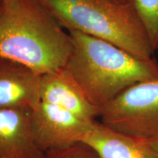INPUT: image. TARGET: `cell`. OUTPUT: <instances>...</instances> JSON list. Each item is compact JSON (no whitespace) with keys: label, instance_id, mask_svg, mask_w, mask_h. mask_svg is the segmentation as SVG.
<instances>
[{"label":"cell","instance_id":"obj_1","mask_svg":"<svg viewBox=\"0 0 158 158\" xmlns=\"http://www.w3.org/2000/svg\"><path fill=\"white\" fill-rule=\"evenodd\" d=\"M70 35L38 0H1L0 58L43 75L64 68Z\"/></svg>","mask_w":158,"mask_h":158},{"label":"cell","instance_id":"obj_2","mask_svg":"<svg viewBox=\"0 0 158 158\" xmlns=\"http://www.w3.org/2000/svg\"><path fill=\"white\" fill-rule=\"evenodd\" d=\"M68 32L72 51L64 69L100 112L130 86L158 80V63L153 58H138L103 40Z\"/></svg>","mask_w":158,"mask_h":158},{"label":"cell","instance_id":"obj_3","mask_svg":"<svg viewBox=\"0 0 158 158\" xmlns=\"http://www.w3.org/2000/svg\"><path fill=\"white\" fill-rule=\"evenodd\" d=\"M68 31L103 40L143 59L155 50L132 2L116 0H38Z\"/></svg>","mask_w":158,"mask_h":158},{"label":"cell","instance_id":"obj_4","mask_svg":"<svg viewBox=\"0 0 158 158\" xmlns=\"http://www.w3.org/2000/svg\"><path fill=\"white\" fill-rule=\"evenodd\" d=\"M101 122L144 141L158 138V80L130 86L101 109Z\"/></svg>","mask_w":158,"mask_h":158},{"label":"cell","instance_id":"obj_5","mask_svg":"<svg viewBox=\"0 0 158 158\" xmlns=\"http://www.w3.org/2000/svg\"><path fill=\"white\" fill-rule=\"evenodd\" d=\"M93 121H88L55 105L41 101L31 110L35 142L43 153L82 141Z\"/></svg>","mask_w":158,"mask_h":158},{"label":"cell","instance_id":"obj_6","mask_svg":"<svg viewBox=\"0 0 158 158\" xmlns=\"http://www.w3.org/2000/svg\"><path fill=\"white\" fill-rule=\"evenodd\" d=\"M41 76L22 63L0 58V109L34 110L41 102Z\"/></svg>","mask_w":158,"mask_h":158},{"label":"cell","instance_id":"obj_7","mask_svg":"<svg viewBox=\"0 0 158 158\" xmlns=\"http://www.w3.org/2000/svg\"><path fill=\"white\" fill-rule=\"evenodd\" d=\"M40 99L41 101L64 108L88 121L95 120L100 114V109L88 100L64 68L42 75Z\"/></svg>","mask_w":158,"mask_h":158},{"label":"cell","instance_id":"obj_8","mask_svg":"<svg viewBox=\"0 0 158 158\" xmlns=\"http://www.w3.org/2000/svg\"><path fill=\"white\" fill-rule=\"evenodd\" d=\"M31 110L0 109V158H43L31 125Z\"/></svg>","mask_w":158,"mask_h":158},{"label":"cell","instance_id":"obj_9","mask_svg":"<svg viewBox=\"0 0 158 158\" xmlns=\"http://www.w3.org/2000/svg\"><path fill=\"white\" fill-rule=\"evenodd\" d=\"M82 141L102 158H158L147 141L126 135L94 120Z\"/></svg>","mask_w":158,"mask_h":158},{"label":"cell","instance_id":"obj_10","mask_svg":"<svg viewBox=\"0 0 158 158\" xmlns=\"http://www.w3.org/2000/svg\"><path fill=\"white\" fill-rule=\"evenodd\" d=\"M149 37L154 50L158 49V0H131Z\"/></svg>","mask_w":158,"mask_h":158},{"label":"cell","instance_id":"obj_11","mask_svg":"<svg viewBox=\"0 0 158 158\" xmlns=\"http://www.w3.org/2000/svg\"><path fill=\"white\" fill-rule=\"evenodd\" d=\"M44 158H102L93 147L80 141L62 149L44 153Z\"/></svg>","mask_w":158,"mask_h":158},{"label":"cell","instance_id":"obj_12","mask_svg":"<svg viewBox=\"0 0 158 158\" xmlns=\"http://www.w3.org/2000/svg\"><path fill=\"white\" fill-rule=\"evenodd\" d=\"M149 143L150 144L152 149L155 150V151L157 152L158 155V138H156V139H154L152 141H149Z\"/></svg>","mask_w":158,"mask_h":158},{"label":"cell","instance_id":"obj_13","mask_svg":"<svg viewBox=\"0 0 158 158\" xmlns=\"http://www.w3.org/2000/svg\"><path fill=\"white\" fill-rule=\"evenodd\" d=\"M116 1L120 2H131V0H116Z\"/></svg>","mask_w":158,"mask_h":158},{"label":"cell","instance_id":"obj_14","mask_svg":"<svg viewBox=\"0 0 158 158\" xmlns=\"http://www.w3.org/2000/svg\"><path fill=\"white\" fill-rule=\"evenodd\" d=\"M0 2H1V0H0Z\"/></svg>","mask_w":158,"mask_h":158},{"label":"cell","instance_id":"obj_15","mask_svg":"<svg viewBox=\"0 0 158 158\" xmlns=\"http://www.w3.org/2000/svg\"><path fill=\"white\" fill-rule=\"evenodd\" d=\"M43 158H44V157H43Z\"/></svg>","mask_w":158,"mask_h":158}]
</instances>
